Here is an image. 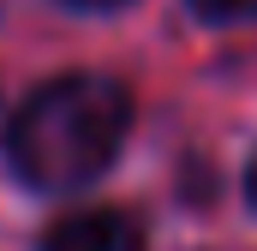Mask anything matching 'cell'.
Segmentation results:
<instances>
[{"instance_id": "1", "label": "cell", "mask_w": 257, "mask_h": 251, "mask_svg": "<svg viewBox=\"0 0 257 251\" xmlns=\"http://www.w3.org/2000/svg\"><path fill=\"white\" fill-rule=\"evenodd\" d=\"M126 126H132V96L114 78L72 72V78L42 84L24 102V114L12 120V162L42 191L84 186L114 162V150L126 144Z\"/></svg>"}, {"instance_id": "2", "label": "cell", "mask_w": 257, "mask_h": 251, "mask_svg": "<svg viewBox=\"0 0 257 251\" xmlns=\"http://www.w3.org/2000/svg\"><path fill=\"white\" fill-rule=\"evenodd\" d=\"M42 251H144V227L126 209H78L48 227Z\"/></svg>"}, {"instance_id": "3", "label": "cell", "mask_w": 257, "mask_h": 251, "mask_svg": "<svg viewBox=\"0 0 257 251\" xmlns=\"http://www.w3.org/2000/svg\"><path fill=\"white\" fill-rule=\"evenodd\" d=\"M203 18H257V0H192Z\"/></svg>"}, {"instance_id": "4", "label": "cell", "mask_w": 257, "mask_h": 251, "mask_svg": "<svg viewBox=\"0 0 257 251\" xmlns=\"http://www.w3.org/2000/svg\"><path fill=\"white\" fill-rule=\"evenodd\" d=\"M78 6H120V0H78Z\"/></svg>"}, {"instance_id": "5", "label": "cell", "mask_w": 257, "mask_h": 251, "mask_svg": "<svg viewBox=\"0 0 257 251\" xmlns=\"http://www.w3.org/2000/svg\"><path fill=\"white\" fill-rule=\"evenodd\" d=\"M251 203H257V162H251Z\"/></svg>"}]
</instances>
